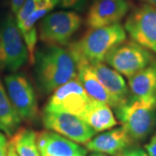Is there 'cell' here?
<instances>
[{
	"instance_id": "19",
	"label": "cell",
	"mask_w": 156,
	"mask_h": 156,
	"mask_svg": "<svg viewBox=\"0 0 156 156\" xmlns=\"http://www.w3.org/2000/svg\"><path fill=\"white\" fill-rule=\"evenodd\" d=\"M10 142L18 156H41L37 143V133L30 128H18Z\"/></svg>"
},
{
	"instance_id": "7",
	"label": "cell",
	"mask_w": 156,
	"mask_h": 156,
	"mask_svg": "<svg viewBox=\"0 0 156 156\" xmlns=\"http://www.w3.org/2000/svg\"><path fill=\"white\" fill-rule=\"evenodd\" d=\"M130 37L147 50L156 53V8L142 4L128 14L124 24Z\"/></svg>"
},
{
	"instance_id": "24",
	"label": "cell",
	"mask_w": 156,
	"mask_h": 156,
	"mask_svg": "<svg viewBox=\"0 0 156 156\" xmlns=\"http://www.w3.org/2000/svg\"><path fill=\"white\" fill-rule=\"evenodd\" d=\"M24 2L25 0H11V11L15 15H17V12L20 11Z\"/></svg>"
},
{
	"instance_id": "16",
	"label": "cell",
	"mask_w": 156,
	"mask_h": 156,
	"mask_svg": "<svg viewBox=\"0 0 156 156\" xmlns=\"http://www.w3.org/2000/svg\"><path fill=\"white\" fill-rule=\"evenodd\" d=\"M81 119L89 124L96 133L110 129L117 124L110 106L93 99L89 101Z\"/></svg>"
},
{
	"instance_id": "27",
	"label": "cell",
	"mask_w": 156,
	"mask_h": 156,
	"mask_svg": "<svg viewBox=\"0 0 156 156\" xmlns=\"http://www.w3.org/2000/svg\"><path fill=\"white\" fill-rule=\"evenodd\" d=\"M89 156H108V154H102V153H96V152H95L94 154H90Z\"/></svg>"
},
{
	"instance_id": "18",
	"label": "cell",
	"mask_w": 156,
	"mask_h": 156,
	"mask_svg": "<svg viewBox=\"0 0 156 156\" xmlns=\"http://www.w3.org/2000/svg\"><path fill=\"white\" fill-rule=\"evenodd\" d=\"M22 119L12 105L5 87L0 81V131L11 137L19 128Z\"/></svg>"
},
{
	"instance_id": "21",
	"label": "cell",
	"mask_w": 156,
	"mask_h": 156,
	"mask_svg": "<svg viewBox=\"0 0 156 156\" xmlns=\"http://www.w3.org/2000/svg\"><path fill=\"white\" fill-rule=\"evenodd\" d=\"M9 142L7 138L2 132H0V156H7Z\"/></svg>"
},
{
	"instance_id": "9",
	"label": "cell",
	"mask_w": 156,
	"mask_h": 156,
	"mask_svg": "<svg viewBox=\"0 0 156 156\" xmlns=\"http://www.w3.org/2000/svg\"><path fill=\"white\" fill-rule=\"evenodd\" d=\"M90 100L76 76L54 91L44 110L65 112L81 118Z\"/></svg>"
},
{
	"instance_id": "17",
	"label": "cell",
	"mask_w": 156,
	"mask_h": 156,
	"mask_svg": "<svg viewBox=\"0 0 156 156\" xmlns=\"http://www.w3.org/2000/svg\"><path fill=\"white\" fill-rule=\"evenodd\" d=\"M77 69L78 80L89 97L93 100L104 102L112 108H115V102L111 96L95 76L89 63L84 62H79L77 63Z\"/></svg>"
},
{
	"instance_id": "8",
	"label": "cell",
	"mask_w": 156,
	"mask_h": 156,
	"mask_svg": "<svg viewBox=\"0 0 156 156\" xmlns=\"http://www.w3.org/2000/svg\"><path fill=\"white\" fill-rule=\"evenodd\" d=\"M42 121L48 130L56 132L76 143L86 144L96 134L83 119L65 112L44 110Z\"/></svg>"
},
{
	"instance_id": "22",
	"label": "cell",
	"mask_w": 156,
	"mask_h": 156,
	"mask_svg": "<svg viewBox=\"0 0 156 156\" xmlns=\"http://www.w3.org/2000/svg\"><path fill=\"white\" fill-rule=\"evenodd\" d=\"M147 153L149 156H156V134L152 137L149 143L145 146Z\"/></svg>"
},
{
	"instance_id": "23",
	"label": "cell",
	"mask_w": 156,
	"mask_h": 156,
	"mask_svg": "<svg viewBox=\"0 0 156 156\" xmlns=\"http://www.w3.org/2000/svg\"><path fill=\"white\" fill-rule=\"evenodd\" d=\"M120 156H149L147 153L141 148H134L123 152Z\"/></svg>"
},
{
	"instance_id": "2",
	"label": "cell",
	"mask_w": 156,
	"mask_h": 156,
	"mask_svg": "<svg viewBox=\"0 0 156 156\" xmlns=\"http://www.w3.org/2000/svg\"><path fill=\"white\" fill-rule=\"evenodd\" d=\"M126 30L119 23L90 29L80 40L69 45L68 49L75 57L76 64L83 62L89 64L103 62L107 54L126 41Z\"/></svg>"
},
{
	"instance_id": "20",
	"label": "cell",
	"mask_w": 156,
	"mask_h": 156,
	"mask_svg": "<svg viewBox=\"0 0 156 156\" xmlns=\"http://www.w3.org/2000/svg\"><path fill=\"white\" fill-rule=\"evenodd\" d=\"M89 0H58V5L63 9L76 11H83L88 5Z\"/></svg>"
},
{
	"instance_id": "13",
	"label": "cell",
	"mask_w": 156,
	"mask_h": 156,
	"mask_svg": "<svg viewBox=\"0 0 156 156\" xmlns=\"http://www.w3.org/2000/svg\"><path fill=\"white\" fill-rule=\"evenodd\" d=\"M93 73L99 80L115 102V108L128 100L129 95L128 86L122 75L103 62L89 64Z\"/></svg>"
},
{
	"instance_id": "11",
	"label": "cell",
	"mask_w": 156,
	"mask_h": 156,
	"mask_svg": "<svg viewBox=\"0 0 156 156\" xmlns=\"http://www.w3.org/2000/svg\"><path fill=\"white\" fill-rule=\"evenodd\" d=\"M128 10V0H91L86 23L89 29L119 23Z\"/></svg>"
},
{
	"instance_id": "10",
	"label": "cell",
	"mask_w": 156,
	"mask_h": 156,
	"mask_svg": "<svg viewBox=\"0 0 156 156\" xmlns=\"http://www.w3.org/2000/svg\"><path fill=\"white\" fill-rule=\"evenodd\" d=\"M5 83L8 96L22 121H34L37 116V101L28 78L21 74H11L5 76Z\"/></svg>"
},
{
	"instance_id": "4",
	"label": "cell",
	"mask_w": 156,
	"mask_h": 156,
	"mask_svg": "<svg viewBox=\"0 0 156 156\" xmlns=\"http://www.w3.org/2000/svg\"><path fill=\"white\" fill-rule=\"evenodd\" d=\"M28 59V49L17 21L7 16L0 24V69L15 72Z\"/></svg>"
},
{
	"instance_id": "26",
	"label": "cell",
	"mask_w": 156,
	"mask_h": 156,
	"mask_svg": "<svg viewBox=\"0 0 156 156\" xmlns=\"http://www.w3.org/2000/svg\"><path fill=\"white\" fill-rule=\"evenodd\" d=\"M142 2H144L145 4L150 5L154 6L156 8V0H141Z\"/></svg>"
},
{
	"instance_id": "15",
	"label": "cell",
	"mask_w": 156,
	"mask_h": 156,
	"mask_svg": "<svg viewBox=\"0 0 156 156\" xmlns=\"http://www.w3.org/2000/svg\"><path fill=\"white\" fill-rule=\"evenodd\" d=\"M131 96L139 99H156V62L128 77Z\"/></svg>"
},
{
	"instance_id": "5",
	"label": "cell",
	"mask_w": 156,
	"mask_h": 156,
	"mask_svg": "<svg viewBox=\"0 0 156 156\" xmlns=\"http://www.w3.org/2000/svg\"><path fill=\"white\" fill-rule=\"evenodd\" d=\"M82 17L72 11L50 13L42 18L39 24V39L50 46H64L80 28Z\"/></svg>"
},
{
	"instance_id": "6",
	"label": "cell",
	"mask_w": 156,
	"mask_h": 156,
	"mask_svg": "<svg viewBox=\"0 0 156 156\" xmlns=\"http://www.w3.org/2000/svg\"><path fill=\"white\" fill-rule=\"evenodd\" d=\"M154 58L148 50L135 42L124 41L107 54L104 61L112 69L128 78L154 62Z\"/></svg>"
},
{
	"instance_id": "12",
	"label": "cell",
	"mask_w": 156,
	"mask_h": 156,
	"mask_svg": "<svg viewBox=\"0 0 156 156\" xmlns=\"http://www.w3.org/2000/svg\"><path fill=\"white\" fill-rule=\"evenodd\" d=\"M37 143L41 156H86L87 150L75 141L53 131L37 134Z\"/></svg>"
},
{
	"instance_id": "1",
	"label": "cell",
	"mask_w": 156,
	"mask_h": 156,
	"mask_svg": "<svg viewBox=\"0 0 156 156\" xmlns=\"http://www.w3.org/2000/svg\"><path fill=\"white\" fill-rule=\"evenodd\" d=\"M34 64L36 82L44 94H50L77 76L76 62L68 48L46 45L35 53Z\"/></svg>"
},
{
	"instance_id": "3",
	"label": "cell",
	"mask_w": 156,
	"mask_h": 156,
	"mask_svg": "<svg viewBox=\"0 0 156 156\" xmlns=\"http://www.w3.org/2000/svg\"><path fill=\"white\" fill-rule=\"evenodd\" d=\"M115 110L132 141L145 140L156 127V99H139L130 95Z\"/></svg>"
},
{
	"instance_id": "25",
	"label": "cell",
	"mask_w": 156,
	"mask_h": 156,
	"mask_svg": "<svg viewBox=\"0 0 156 156\" xmlns=\"http://www.w3.org/2000/svg\"><path fill=\"white\" fill-rule=\"evenodd\" d=\"M7 156H18V154H17V152L15 151L13 146L11 145V143L9 141V147H8V154H7Z\"/></svg>"
},
{
	"instance_id": "14",
	"label": "cell",
	"mask_w": 156,
	"mask_h": 156,
	"mask_svg": "<svg viewBox=\"0 0 156 156\" xmlns=\"http://www.w3.org/2000/svg\"><path fill=\"white\" fill-rule=\"evenodd\" d=\"M131 142L132 140L122 126L95 136L85 146L88 150L92 152L120 156L126 151Z\"/></svg>"
}]
</instances>
